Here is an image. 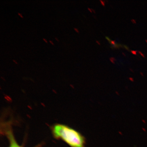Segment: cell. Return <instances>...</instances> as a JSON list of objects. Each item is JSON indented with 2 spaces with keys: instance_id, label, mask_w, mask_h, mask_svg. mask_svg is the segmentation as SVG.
<instances>
[{
  "instance_id": "obj_1",
  "label": "cell",
  "mask_w": 147,
  "mask_h": 147,
  "mask_svg": "<svg viewBox=\"0 0 147 147\" xmlns=\"http://www.w3.org/2000/svg\"><path fill=\"white\" fill-rule=\"evenodd\" d=\"M53 136L61 139L71 147H85V138L75 129L65 125L57 124L52 127Z\"/></svg>"
},
{
  "instance_id": "obj_2",
  "label": "cell",
  "mask_w": 147,
  "mask_h": 147,
  "mask_svg": "<svg viewBox=\"0 0 147 147\" xmlns=\"http://www.w3.org/2000/svg\"><path fill=\"white\" fill-rule=\"evenodd\" d=\"M5 133L8 138L9 142V147H23L19 145L16 142L15 137L13 135V131L9 127H7V128L5 127Z\"/></svg>"
},
{
  "instance_id": "obj_3",
  "label": "cell",
  "mask_w": 147,
  "mask_h": 147,
  "mask_svg": "<svg viewBox=\"0 0 147 147\" xmlns=\"http://www.w3.org/2000/svg\"><path fill=\"white\" fill-rule=\"evenodd\" d=\"M110 61L112 63L115 64V58H113V57H111L110 58Z\"/></svg>"
},
{
  "instance_id": "obj_4",
  "label": "cell",
  "mask_w": 147,
  "mask_h": 147,
  "mask_svg": "<svg viewBox=\"0 0 147 147\" xmlns=\"http://www.w3.org/2000/svg\"><path fill=\"white\" fill-rule=\"evenodd\" d=\"M131 53L132 54L134 55H137V51H133V50H131Z\"/></svg>"
},
{
  "instance_id": "obj_5",
  "label": "cell",
  "mask_w": 147,
  "mask_h": 147,
  "mask_svg": "<svg viewBox=\"0 0 147 147\" xmlns=\"http://www.w3.org/2000/svg\"><path fill=\"white\" fill-rule=\"evenodd\" d=\"M100 3H101V4H102V5L103 6H105V1H101V0H100Z\"/></svg>"
},
{
  "instance_id": "obj_6",
  "label": "cell",
  "mask_w": 147,
  "mask_h": 147,
  "mask_svg": "<svg viewBox=\"0 0 147 147\" xmlns=\"http://www.w3.org/2000/svg\"><path fill=\"white\" fill-rule=\"evenodd\" d=\"M138 52H139V54H140V55H141V56H142V57H145V55H144V54H143V53H142V52H140V51H138Z\"/></svg>"
},
{
  "instance_id": "obj_7",
  "label": "cell",
  "mask_w": 147,
  "mask_h": 147,
  "mask_svg": "<svg viewBox=\"0 0 147 147\" xmlns=\"http://www.w3.org/2000/svg\"><path fill=\"white\" fill-rule=\"evenodd\" d=\"M74 30H75V31H76V32L78 33H79V30H78V29L76 28H74Z\"/></svg>"
},
{
  "instance_id": "obj_8",
  "label": "cell",
  "mask_w": 147,
  "mask_h": 147,
  "mask_svg": "<svg viewBox=\"0 0 147 147\" xmlns=\"http://www.w3.org/2000/svg\"><path fill=\"white\" fill-rule=\"evenodd\" d=\"M18 16H20L21 18H24V16H23V15H22L21 13H18Z\"/></svg>"
},
{
  "instance_id": "obj_9",
  "label": "cell",
  "mask_w": 147,
  "mask_h": 147,
  "mask_svg": "<svg viewBox=\"0 0 147 147\" xmlns=\"http://www.w3.org/2000/svg\"><path fill=\"white\" fill-rule=\"evenodd\" d=\"M131 22L133 23V24H136V21L135 20H134V19H132L131 20Z\"/></svg>"
},
{
  "instance_id": "obj_10",
  "label": "cell",
  "mask_w": 147,
  "mask_h": 147,
  "mask_svg": "<svg viewBox=\"0 0 147 147\" xmlns=\"http://www.w3.org/2000/svg\"><path fill=\"white\" fill-rule=\"evenodd\" d=\"M49 42H50V43H51L52 45H54V42H53V41H52V40H49Z\"/></svg>"
},
{
  "instance_id": "obj_11",
  "label": "cell",
  "mask_w": 147,
  "mask_h": 147,
  "mask_svg": "<svg viewBox=\"0 0 147 147\" xmlns=\"http://www.w3.org/2000/svg\"><path fill=\"white\" fill-rule=\"evenodd\" d=\"M42 40H44V41H45V42H46V43H48V42H47V40L45 39V38H42Z\"/></svg>"
},
{
  "instance_id": "obj_12",
  "label": "cell",
  "mask_w": 147,
  "mask_h": 147,
  "mask_svg": "<svg viewBox=\"0 0 147 147\" xmlns=\"http://www.w3.org/2000/svg\"><path fill=\"white\" fill-rule=\"evenodd\" d=\"M88 9V10L90 12H91V13H92V9L89 8V7Z\"/></svg>"
},
{
  "instance_id": "obj_13",
  "label": "cell",
  "mask_w": 147,
  "mask_h": 147,
  "mask_svg": "<svg viewBox=\"0 0 147 147\" xmlns=\"http://www.w3.org/2000/svg\"><path fill=\"white\" fill-rule=\"evenodd\" d=\"M13 61L14 63L16 64H18V63H17V62L15 60H13Z\"/></svg>"
},
{
  "instance_id": "obj_14",
  "label": "cell",
  "mask_w": 147,
  "mask_h": 147,
  "mask_svg": "<svg viewBox=\"0 0 147 147\" xmlns=\"http://www.w3.org/2000/svg\"><path fill=\"white\" fill-rule=\"evenodd\" d=\"M124 47H125V48H126L127 50H129V49L128 47H127V46H126V45H125Z\"/></svg>"
},
{
  "instance_id": "obj_15",
  "label": "cell",
  "mask_w": 147,
  "mask_h": 147,
  "mask_svg": "<svg viewBox=\"0 0 147 147\" xmlns=\"http://www.w3.org/2000/svg\"><path fill=\"white\" fill-rule=\"evenodd\" d=\"M96 43H97V44H98V45H100V42H99V41H98V40H96Z\"/></svg>"
},
{
  "instance_id": "obj_16",
  "label": "cell",
  "mask_w": 147,
  "mask_h": 147,
  "mask_svg": "<svg viewBox=\"0 0 147 147\" xmlns=\"http://www.w3.org/2000/svg\"><path fill=\"white\" fill-rule=\"evenodd\" d=\"M55 39H56V40H57V41H59V40L58 39V38H57L55 37Z\"/></svg>"
},
{
  "instance_id": "obj_17",
  "label": "cell",
  "mask_w": 147,
  "mask_h": 147,
  "mask_svg": "<svg viewBox=\"0 0 147 147\" xmlns=\"http://www.w3.org/2000/svg\"><path fill=\"white\" fill-rule=\"evenodd\" d=\"M92 11H93L94 12V13H96L95 11L94 10V9H92Z\"/></svg>"
},
{
  "instance_id": "obj_18",
  "label": "cell",
  "mask_w": 147,
  "mask_h": 147,
  "mask_svg": "<svg viewBox=\"0 0 147 147\" xmlns=\"http://www.w3.org/2000/svg\"><path fill=\"white\" fill-rule=\"evenodd\" d=\"M140 74H142V76H144V74H143L142 73V72H141Z\"/></svg>"
},
{
  "instance_id": "obj_19",
  "label": "cell",
  "mask_w": 147,
  "mask_h": 147,
  "mask_svg": "<svg viewBox=\"0 0 147 147\" xmlns=\"http://www.w3.org/2000/svg\"><path fill=\"white\" fill-rule=\"evenodd\" d=\"M1 78H2V79H3L4 80H5L4 78L3 77H1Z\"/></svg>"
},
{
  "instance_id": "obj_20",
  "label": "cell",
  "mask_w": 147,
  "mask_h": 147,
  "mask_svg": "<svg viewBox=\"0 0 147 147\" xmlns=\"http://www.w3.org/2000/svg\"><path fill=\"white\" fill-rule=\"evenodd\" d=\"M123 55H124L125 56V54H124V53H123Z\"/></svg>"
},
{
  "instance_id": "obj_21",
  "label": "cell",
  "mask_w": 147,
  "mask_h": 147,
  "mask_svg": "<svg viewBox=\"0 0 147 147\" xmlns=\"http://www.w3.org/2000/svg\"><path fill=\"white\" fill-rule=\"evenodd\" d=\"M146 42H147V40H146Z\"/></svg>"
}]
</instances>
